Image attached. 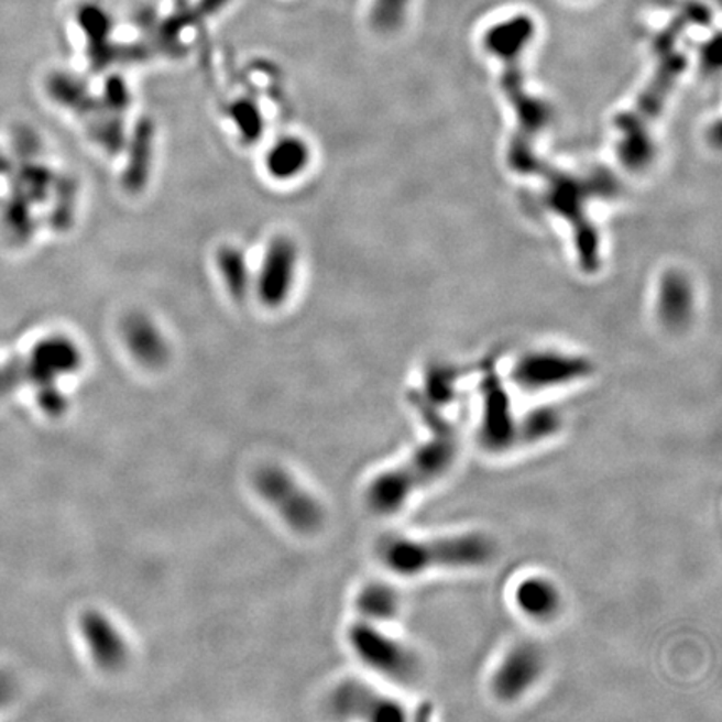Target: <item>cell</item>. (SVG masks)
<instances>
[{
    "label": "cell",
    "instance_id": "1",
    "mask_svg": "<svg viewBox=\"0 0 722 722\" xmlns=\"http://www.w3.org/2000/svg\"><path fill=\"white\" fill-rule=\"evenodd\" d=\"M422 415L430 425V437L402 463L379 473L367 489V504L375 514L393 515L403 511L415 495L444 479L459 459L456 428L428 405L422 408Z\"/></svg>",
    "mask_w": 722,
    "mask_h": 722
},
{
    "label": "cell",
    "instance_id": "2",
    "mask_svg": "<svg viewBox=\"0 0 722 722\" xmlns=\"http://www.w3.org/2000/svg\"><path fill=\"white\" fill-rule=\"evenodd\" d=\"M496 544L483 532H460L438 537H386L379 556L390 572L420 577L435 570H472L492 562Z\"/></svg>",
    "mask_w": 722,
    "mask_h": 722
},
{
    "label": "cell",
    "instance_id": "3",
    "mask_svg": "<svg viewBox=\"0 0 722 722\" xmlns=\"http://www.w3.org/2000/svg\"><path fill=\"white\" fill-rule=\"evenodd\" d=\"M535 25L528 15H515L501 24L493 25L485 35L486 50L493 56L501 57L505 64L504 87L511 95L512 105L521 118L517 140L512 144L511 163L517 169L527 171L534 166L532 161V141L537 132L547 124V111L524 90L521 57L530 39Z\"/></svg>",
    "mask_w": 722,
    "mask_h": 722
},
{
    "label": "cell",
    "instance_id": "4",
    "mask_svg": "<svg viewBox=\"0 0 722 722\" xmlns=\"http://www.w3.org/2000/svg\"><path fill=\"white\" fill-rule=\"evenodd\" d=\"M254 489L261 501L275 512L292 530L315 534L325 522V508L288 470L264 466L254 473Z\"/></svg>",
    "mask_w": 722,
    "mask_h": 722
},
{
    "label": "cell",
    "instance_id": "5",
    "mask_svg": "<svg viewBox=\"0 0 722 722\" xmlns=\"http://www.w3.org/2000/svg\"><path fill=\"white\" fill-rule=\"evenodd\" d=\"M348 644L361 663L396 685L420 679L422 663L411 646L386 634L373 622L360 621L348 631Z\"/></svg>",
    "mask_w": 722,
    "mask_h": 722
},
{
    "label": "cell",
    "instance_id": "6",
    "mask_svg": "<svg viewBox=\"0 0 722 722\" xmlns=\"http://www.w3.org/2000/svg\"><path fill=\"white\" fill-rule=\"evenodd\" d=\"M672 50L659 51L663 61H660L659 69H657V76L647 87L646 95L641 98L636 111L624 116L617 121L619 128L625 134L621 153L628 166H643L644 163H647V156L650 153V144L647 141V134H649L647 125H649L650 119L663 109L667 92L676 83L679 74L685 70L686 57L682 54L674 53Z\"/></svg>",
    "mask_w": 722,
    "mask_h": 722
},
{
    "label": "cell",
    "instance_id": "7",
    "mask_svg": "<svg viewBox=\"0 0 722 722\" xmlns=\"http://www.w3.org/2000/svg\"><path fill=\"white\" fill-rule=\"evenodd\" d=\"M546 669V657L535 644L512 647L490 676V691L501 702H517L535 688Z\"/></svg>",
    "mask_w": 722,
    "mask_h": 722
},
{
    "label": "cell",
    "instance_id": "8",
    "mask_svg": "<svg viewBox=\"0 0 722 722\" xmlns=\"http://www.w3.org/2000/svg\"><path fill=\"white\" fill-rule=\"evenodd\" d=\"M592 367L583 358L560 353H532L518 361L514 382L528 392L557 389L591 375Z\"/></svg>",
    "mask_w": 722,
    "mask_h": 722
},
{
    "label": "cell",
    "instance_id": "9",
    "mask_svg": "<svg viewBox=\"0 0 722 722\" xmlns=\"http://www.w3.org/2000/svg\"><path fill=\"white\" fill-rule=\"evenodd\" d=\"M84 646L99 669L119 672L131 657L128 639L114 621L101 611L84 612L79 621Z\"/></svg>",
    "mask_w": 722,
    "mask_h": 722
},
{
    "label": "cell",
    "instance_id": "10",
    "mask_svg": "<svg viewBox=\"0 0 722 722\" xmlns=\"http://www.w3.org/2000/svg\"><path fill=\"white\" fill-rule=\"evenodd\" d=\"M298 253L295 244L286 238H278L271 244L264 256L260 275V298L266 305L276 306L288 298L295 282Z\"/></svg>",
    "mask_w": 722,
    "mask_h": 722
},
{
    "label": "cell",
    "instance_id": "11",
    "mask_svg": "<svg viewBox=\"0 0 722 722\" xmlns=\"http://www.w3.org/2000/svg\"><path fill=\"white\" fill-rule=\"evenodd\" d=\"M485 408L480 417V441L489 450L504 451L517 444V420L511 412V403L496 383H490Z\"/></svg>",
    "mask_w": 722,
    "mask_h": 722
},
{
    "label": "cell",
    "instance_id": "12",
    "mask_svg": "<svg viewBox=\"0 0 722 722\" xmlns=\"http://www.w3.org/2000/svg\"><path fill=\"white\" fill-rule=\"evenodd\" d=\"M335 708L347 715L370 719V721H402L405 709L392 699L376 694L361 685H347L338 691Z\"/></svg>",
    "mask_w": 722,
    "mask_h": 722
},
{
    "label": "cell",
    "instance_id": "13",
    "mask_svg": "<svg viewBox=\"0 0 722 722\" xmlns=\"http://www.w3.org/2000/svg\"><path fill=\"white\" fill-rule=\"evenodd\" d=\"M514 602L525 617L547 622L559 614L562 594L559 587L547 577L530 576L515 587Z\"/></svg>",
    "mask_w": 722,
    "mask_h": 722
},
{
    "label": "cell",
    "instance_id": "14",
    "mask_svg": "<svg viewBox=\"0 0 722 722\" xmlns=\"http://www.w3.org/2000/svg\"><path fill=\"white\" fill-rule=\"evenodd\" d=\"M357 611L360 612L361 621L383 624L393 621L402 611V598L395 587L385 582H370L361 587L358 592Z\"/></svg>",
    "mask_w": 722,
    "mask_h": 722
},
{
    "label": "cell",
    "instance_id": "15",
    "mask_svg": "<svg viewBox=\"0 0 722 722\" xmlns=\"http://www.w3.org/2000/svg\"><path fill=\"white\" fill-rule=\"evenodd\" d=\"M125 344L146 367H160L167 357V347L160 331L144 318H132L124 328Z\"/></svg>",
    "mask_w": 722,
    "mask_h": 722
},
{
    "label": "cell",
    "instance_id": "16",
    "mask_svg": "<svg viewBox=\"0 0 722 722\" xmlns=\"http://www.w3.org/2000/svg\"><path fill=\"white\" fill-rule=\"evenodd\" d=\"M309 150L298 138H285L271 147L266 156V167L276 179H293L306 169Z\"/></svg>",
    "mask_w": 722,
    "mask_h": 722
},
{
    "label": "cell",
    "instance_id": "17",
    "mask_svg": "<svg viewBox=\"0 0 722 722\" xmlns=\"http://www.w3.org/2000/svg\"><path fill=\"white\" fill-rule=\"evenodd\" d=\"M562 428V415L553 408L532 412L517 422V441L535 444V441L547 440L554 437Z\"/></svg>",
    "mask_w": 722,
    "mask_h": 722
},
{
    "label": "cell",
    "instance_id": "18",
    "mask_svg": "<svg viewBox=\"0 0 722 722\" xmlns=\"http://www.w3.org/2000/svg\"><path fill=\"white\" fill-rule=\"evenodd\" d=\"M411 0H373L372 22L380 31L390 32L402 24Z\"/></svg>",
    "mask_w": 722,
    "mask_h": 722
},
{
    "label": "cell",
    "instance_id": "19",
    "mask_svg": "<svg viewBox=\"0 0 722 722\" xmlns=\"http://www.w3.org/2000/svg\"><path fill=\"white\" fill-rule=\"evenodd\" d=\"M219 266H221L226 283H230V288L234 293L240 289L243 292L244 285H247V264H244L243 256L238 251L226 250L225 253H221Z\"/></svg>",
    "mask_w": 722,
    "mask_h": 722
},
{
    "label": "cell",
    "instance_id": "20",
    "mask_svg": "<svg viewBox=\"0 0 722 722\" xmlns=\"http://www.w3.org/2000/svg\"><path fill=\"white\" fill-rule=\"evenodd\" d=\"M6 382H8V379L0 373V393L4 392L6 386H8L6 385Z\"/></svg>",
    "mask_w": 722,
    "mask_h": 722
}]
</instances>
